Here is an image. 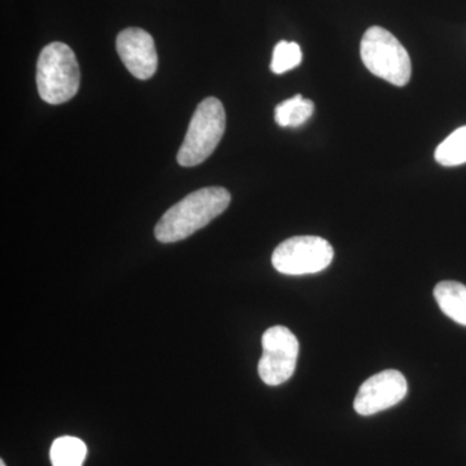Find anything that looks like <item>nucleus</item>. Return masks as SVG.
<instances>
[{"label": "nucleus", "instance_id": "obj_1", "mask_svg": "<svg viewBox=\"0 0 466 466\" xmlns=\"http://www.w3.org/2000/svg\"><path fill=\"white\" fill-rule=\"evenodd\" d=\"M229 204L231 193L222 187H207L189 193L158 220L156 238L164 244L182 241L219 217Z\"/></svg>", "mask_w": 466, "mask_h": 466}, {"label": "nucleus", "instance_id": "obj_2", "mask_svg": "<svg viewBox=\"0 0 466 466\" xmlns=\"http://www.w3.org/2000/svg\"><path fill=\"white\" fill-rule=\"evenodd\" d=\"M81 72L75 52L66 43L46 46L36 64L39 96L52 106L66 103L79 90Z\"/></svg>", "mask_w": 466, "mask_h": 466}, {"label": "nucleus", "instance_id": "obj_3", "mask_svg": "<svg viewBox=\"0 0 466 466\" xmlns=\"http://www.w3.org/2000/svg\"><path fill=\"white\" fill-rule=\"evenodd\" d=\"M360 56L372 75L403 87L412 76V63L403 45L390 32L372 26L364 33Z\"/></svg>", "mask_w": 466, "mask_h": 466}, {"label": "nucleus", "instance_id": "obj_4", "mask_svg": "<svg viewBox=\"0 0 466 466\" xmlns=\"http://www.w3.org/2000/svg\"><path fill=\"white\" fill-rule=\"evenodd\" d=\"M226 131L225 106L217 97H208L198 104L182 147L177 162L184 167H198L210 157Z\"/></svg>", "mask_w": 466, "mask_h": 466}, {"label": "nucleus", "instance_id": "obj_5", "mask_svg": "<svg viewBox=\"0 0 466 466\" xmlns=\"http://www.w3.org/2000/svg\"><path fill=\"white\" fill-rule=\"evenodd\" d=\"M332 245L318 236H296L281 242L272 254V265L280 274H317L332 263Z\"/></svg>", "mask_w": 466, "mask_h": 466}, {"label": "nucleus", "instance_id": "obj_6", "mask_svg": "<svg viewBox=\"0 0 466 466\" xmlns=\"http://www.w3.org/2000/svg\"><path fill=\"white\" fill-rule=\"evenodd\" d=\"M262 358L258 363L260 380L268 386L287 382L296 370L299 343L283 325L267 329L262 337Z\"/></svg>", "mask_w": 466, "mask_h": 466}, {"label": "nucleus", "instance_id": "obj_7", "mask_svg": "<svg viewBox=\"0 0 466 466\" xmlns=\"http://www.w3.org/2000/svg\"><path fill=\"white\" fill-rule=\"evenodd\" d=\"M407 391L406 377L400 370H383L360 386L354 400L355 410L361 416L376 415L403 400Z\"/></svg>", "mask_w": 466, "mask_h": 466}, {"label": "nucleus", "instance_id": "obj_8", "mask_svg": "<svg viewBox=\"0 0 466 466\" xmlns=\"http://www.w3.org/2000/svg\"><path fill=\"white\" fill-rule=\"evenodd\" d=\"M116 52L125 66L135 78L147 79L155 76L158 66L157 50L152 35L139 27H127L116 36Z\"/></svg>", "mask_w": 466, "mask_h": 466}, {"label": "nucleus", "instance_id": "obj_9", "mask_svg": "<svg viewBox=\"0 0 466 466\" xmlns=\"http://www.w3.org/2000/svg\"><path fill=\"white\" fill-rule=\"evenodd\" d=\"M441 311L453 321L466 327V287L458 281H441L434 289Z\"/></svg>", "mask_w": 466, "mask_h": 466}, {"label": "nucleus", "instance_id": "obj_10", "mask_svg": "<svg viewBox=\"0 0 466 466\" xmlns=\"http://www.w3.org/2000/svg\"><path fill=\"white\" fill-rule=\"evenodd\" d=\"M314 112L315 104L312 100L296 95L276 106L275 119L281 127H299L311 118Z\"/></svg>", "mask_w": 466, "mask_h": 466}, {"label": "nucleus", "instance_id": "obj_11", "mask_svg": "<svg viewBox=\"0 0 466 466\" xmlns=\"http://www.w3.org/2000/svg\"><path fill=\"white\" fill-rule=\"evenodd\" d=\"M86 456L85 441L70 435L55 440L50 450L52 466H84Z\"/></svg>", "mask_w": 466, "mask_h": 466}, {"label": "nucleus", "instance_id": "obj_12", "mask_svg": "<svg viewBox=\"0 0 466 466\" xmlns=\"http://www.w3.org/2000/svg\"><path fill=\"white\" fill-rule=\"evenodd\" d=\"M435 161L447 167L466 164V126L453 131L438 146Z\"/></svg>", "mask_w": 466, "mask_h": 466}, {"label": "nucleus", "instance_id": "obj_13", "mask_svg": "<svg viewBox=\"0 0 466 466\" xmlns=\"http://www.w3.org/2000/svg\"><path fill=\"white\" fill-rule=\"evenodd\" d=\"M302 63V51L299 43L281 41L275 46L271 70L275 75H284Z\"/></svg>", "mask_w": 466, "mask_h": 466}, {"label": "nucleus", "instance_id": "obj_14", "mask_svg": "<svg viewBox=\"0 0 466 466\" xmlns=\"http://www.w3.org/2000/svg\"><path fill=\"white\" fill-rule=\"evenodd\" d=\"M0 466H5V461H3V460L2 461H0Z\"/></svg>", "mask_w": 466, "mask_h": 466}]
</instances>
